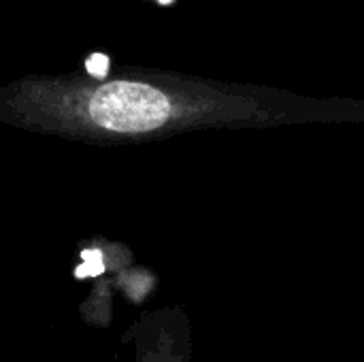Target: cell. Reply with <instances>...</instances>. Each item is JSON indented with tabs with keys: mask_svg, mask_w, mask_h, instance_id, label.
Instances as JSON below:
<instances>
[{
	"mask_svg": "<svg viewBox=\"0 0 364 362\" xmlns=\"http://www.w3.org/2000/svg\"><path fill=\"white\" fill-rule=\"evenodd\" d=\"M107 66H109V60L105 55H100V53H96V55H92L87 60V70L92 75H96V77H102L107 73Z\"/></svg>",
	"mask_w": 364,
	"mask_h": 362,
	"instance_id": "3",
	"label": "cell"
},
{
	"mask_svg": "<svg viewBox=\"0 0 364 362\" xmlns=\"http://www.w3.org/2000/svg\"><path fill=\"white\" fill-rule=\"evenodd\" d=\"M160 2H171V0H160Z\"/></svg>",
	"mask_w": 364,
	"mask_h": 362,
	"instance_id": "4",
	"label": "cell"
},
{
	"mask_svg": "<svg viewBox=\"0 0 364 362\" xmlns=\"http://www.w3.org/2000/svg\"><path fill=\"white\" fill-rule=\"evenodd\" d=\"M105 271L102 254L98 250H87L83 252V265L77 269V277H94Z\"/></svg>",
	"mask_w": 364,
	"mask_h": 362,
	"instance_id": "2",
	"label": "cell"
},
{
	"mask_svg": "<svg viewBox=\"0 0 364 362\" xmlns=\"http://www.w3.org/2000/svg\"><path fill=\"white\" fill-rule=\"evenodd\" d=\"M87 115L96 126L113 132H149L171 119L173 102L154 85L115 81L98 87L90 96Z\"/></svg>",
	"mask_w": 364,
	"mask_h": 362,
	"instance_id": "1",
	"label": "cell"
}]
</instances>
